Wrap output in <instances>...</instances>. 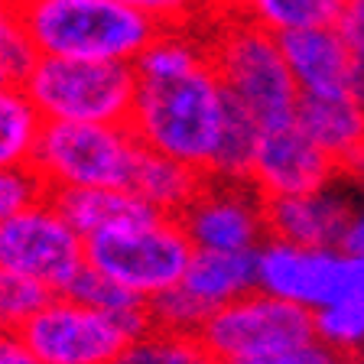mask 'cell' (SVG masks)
I'll return each instance as SVG.
<instances>
[{
    "instance_id": "cell-18",
    "label": "cell",
    "mask_w": 364,
    "mask_h": 364,
    "mask_svg": "<svg viewBox=\"0 0 364 364\" xmlns=\"http://www.w3.org/2000/svg\"><path fill=\"white\" fill-rule=\"evenodd\" d=\"M205 182H208L205 173L186 166V163H176L169 156H159V153L144 146L140 159H136L134 179H130V189L144 198V202H150L159 215L179 218L198 198V192L205 189Z\"/></svg>"
},
{
    "instance_id": "cell-9",
    "label": "cell",
    "mask_w": 364,
    "mask_h": 364,
    "mask_svg": "<svg viewBox=\"0 0 364 364\" xmlns=\"http://www.w3.org/2000/svg\"><path fill=\"white\" fill-rule=\"evenodd\" d=\"M20 335L43 364H114L130 341L114 316L68 296H53Z\"/></svg>"
},
{
    "instance_id": "cell-19",
    "label": "cell",
    "mask_w": 364,
    "mask_h": 364,
    "mask_svg": "<svg viewBox=\"0 0 364 364\" xmlns=\"http://www.w3.org/2000/svg\"><path fill=\"white\" fill-rule=\"evenodd\" d=\"M218 7L221 14H231L273 36H283L309 26H335L341 0H218Z\"/></svg>"
},
{
    "instance_id": "cell-35",
    "label": "cell",
    "mask_w": 364,
    "mask_h": 364,
    "mask_svg": "<svg viewBox=\"0 0 364 364\" xmlns=\"http://www.w3.org/2000/svg\"><path fill=\"white\" fill-rule=\"evenodd\" d=\"M7 85H16L14 78H10V72H7V65L0 62V88H7Z\"/></svg>"
},
{
    "instance_id": "cell-31",
    "label": "cell",
    "mask_w": 364,
    "mask_h": 364,
    "mask_svg": "<svg viewBox=\"0 0 364 364\" xmlns=\"http://www.w3.org/2000/svg\"><path fill=\"white\" fill-rule=\"evenodd\" d=\"M0 364H43L23 335L0 332Z\"/></svg>"
},
{
    "instance_id": "cell-1",
    "label": "cell",
    "mask_w": 364,
    "mask_h": 364,
    "mask_svg": "<svg viewBox=\"0 0 364 364\" xmlns=\"http://www.w3.org/2000/svg\"><path fill=\"white\" fill-rule=\"evenodd\" d=\"M228 111V91L212 59L169 78H136L130 130L146 150L208 176Z\"/></svg>"
},
{
    "instance_id": "cell-10",
    "label": "cell",
    "mask_w": 364,
    "mask_h": 364,
    "mask_svg": "<svg viewBox=\"0 0 364 364\" xmlns=\"http://www.w3.org/2000/svg\"><path fill=\"white\" fill-rule=\"evenodd\" d=\"M257 289L316 312L348 296V254L267 237L257 247Z\"/></svg>"
},
{
    "instance_id": "cell-20",
    "label": "cell",
    "mask_w": 364,
    "mask_h": 364,
    "mask_svg": "<svg viewBox=\"0 0 364 364\" xmlns=\"http://www.w3.org/2000/svg\"><path fill=\"white\" fill-rule=\"evenodd\" d=\"M43 114L23 91V85L0 88V169L30 166L43 136Z\"/></svg>"
},
{
    "instance_id": "cell-17",
    "label": "cell",
    "mask_w": 364,
    "mask_h": 364,
    "mask_svg": "<svg viewBox=\"0 0 364 364\" xmlns=\"http://www.w3.org/2000/svg\"><path fill=\"white\" fill-rule=\"evenodd\" d=\"M179 287L208 312L221 309L257 289V250H244V254L196 250Z\"/></svg>"
},
{
    "instance_id": "cell-24",
    "label": "cell",
    "mask_w": 364,
    "mask_h": 364,
    "mask_svg": "<svg viewBox=\"0 0 364 364\" xmlns=\"http://www.w3.org/2000/svg\"><path fill=\"white\" fill-rule=\"evenodd\" d=\"M53 289H46L43 283L30 280L16 270L0 267V332L20 335L30 326V318L53 299Z\"/></svg>"
},
{
    "instance_id": "cell-8",
    "label": "cell",
    "mask_w": 364,
    "mask_h": 364,
    "mask_svg": "<svg viewBox=\"0 0 364 364\" xmlns=\"http://www.w3.org/2000/svg\"><path fill=\"white\" fill-rule=\"evenodd\" d=\"M85 260V237L59 215L49 198L0 225V267L65 293Z\"/></svg>"
},
{
    "instance_id": "cell-14",
    "label": "cell",
    "mask_w": 364,
    "mask_h": 364,
    "mask_svg": "<svg viewBox=\"0 0 364 364\" xmlns=\"http://www.w3.org/2000/svg\"><path fill=\"white\" fill-rule=\"evenodd\" d=\"M296 124L338 169V179L364 189V101L355 91L303 95Z\"/></svg>"
},
{
    "instance_id": "cell-13",
    "label": "cell",
    "mask_w": 364,
    "mask_h": 364,
    "mask_svg": "<svg viewBox=\"0 0 364 364\" xmlns=\"http://www.w3.org/2000/svg\"><path fill=\"white\" fill-rule=\"evenodd\" d=\"M358 198L351 182L335 179L318 192L287 198H264L267 237L289 241L299 247H341L355 218Z\"/></svg>"
},
{
    "instance_id": "cell-5",
    "label": "cell",
    "mask_w": 364,
    "mask_h": 364,
    "mask_svg": "<svg viewBox=\"0 0 364 364\" xmlns=\"http://www.w3.org/2000/svg\"><path fill=\"white\" fill-rule=\"evenodd\" d=\"M144 144L130 124H46L33 166L49 189H130Z\"/></svg>"
},
{
    "instance_id": "cell-23",
    "label": "cell",
    "mask_w": 364,
    "mask_h": 364,
    "mask_svg": "<svg viewBox=\"0 0 364 364\" xmlns=\"http://www.w3.org/2000/svg\"><path fill=\"white\" fill-rule=\"evenodd\" d=\"M316 341L332 355L364 358V303L341 299L312 312Z\"/></svg>"
},
{
    "instance_id": "cell-3",
    "label": "cell",
    "mask_w": 364,
    "mask_h": 364,
    "mask_svg": "<svg viewBox=\"0 0 364 364\" xmlns=\"http://www.w3.org/2000/svg\"><path fill=\"white\" fill-rule=\"evenodd\" d=\"M205 43L225 91L257 117L260 127H283L296 121L303 95L283 59L280 36L231 14H215Z\"/></svg>"
},
{
    "instance_id": "cell-7",
    "label": "cell",
    "mask_w": 364,
    "mask_h": 364,
    "mask_svg": "<svg viewBox=\"0 0 364 364\" xmlns=\"http://www.w3.org/2000/svg\"><path fill=\"white\" fill-rule=\"evenodd\" d=\"M198 338L215 361L228 364L237 358L264 355V351L309 345L316 341V326H312L309 309L254 289L235 303L215 309L198 328Z\"/></svg>"
},
{
    "instance_id": "cell-26",
    "label": "cell",
    "mask_w": 364,
    "mask_h": 364,
    "mask_svg": "<svg viewBox=\"0 0 364 364\" xmlns=\"http://www.w3.org/2000/svg\"><path fill=\"white\" fill-rule=\"evenodd\" d=\"M49 182L36 173V166H7L0 169V225L23 215L26 208L49 198Z\"/></svg>"
},
{
    "instance_id": "cell-15",
    "label": "cell",
    "mask_w": 364,
    "mask_h": 364,
    "mask_svg": "<svg viewBox=\"0 0 364 364\" xmlns=\"http://www.w3.org/2000/svg\"><path fill=\"white\" fill-rule=\"evenodd\" d=\"M280 49L287 59L299 95H338L351 91V46L341 39L335 26H309L280 36Z\"/></svg>"
},
{
    "instance_id": "cell-34",
    "label": "cell",
    "mask_w": 364,
    "mask_h": 364,
    "mask_svg": "<svg viewBox=\"0 0 364 364\" xmlns=\"http://www.w3.org/2000/svg\"><path fill=\"white\" fill-rule=\"evenodd\" d=\"M318 364H364V358H351V355H326Z\"/></svg>"
},
{
    "instance_id": "cell-33",
    "label": "cell",
    "mask_w": 364,
    "mask_h": 364,
    "mask_svg": "<svg viewBox=\"0 0 364 364\" xmlns=\"http://www.w3.org/2000/svg\"><path fill=\"white\" fill-rule=\"evenodd\" d=\"M351 55H355V65H351V91L364 101V46L351 49Z\"/></svg>"
},
{
    "instance_id": "cell-2",
    "label": "cell",
    "mask_w": 364,
    "mask_h": 364,
    "mask_svg": "<svg viewBox=\"0 0 364 364\" xmlns=\"http://www.w3.org/2000/svg\"><path fill=\"white\" fill-rule=\"evenodd\" d=\"M20 16L39 59L136 62L159 33L127 0H20Z\"/></svg>"
},
{
    "instance_id": "cell-28",
    "label": "cell",
    "mask_w": 364,
    "mask_h": 364,
    "mask_svg": "<svg viewBox=\"0 0 364 364\" xmlns=\"http://www.w3.org/2000/svg\"><path fill=\"white\" fill-rule=\"evenodd\" d=\"M136 14L153 20L159 30H198L208 20V0H127ZM218 7V0H212ZM221 10V7H218Z\"/></svg>"
},
{
    "instance_id": "cell-11",
    "label": "cell",
    "mask_w": 364,
    "mask_h": 364,
    "mask_svg": "<svg viewBox=\"0 0 364 364\" xmlns=\"http://www.w3.org/2000/svg\"><path fill=\"white\" fill-rule=\"evenodd\" d=\"M196 250L244 254L267 241L264 196L250 182L208 179L198 198L179 215Z\"/></svg>"
},
{
    "instance_id": "cell-30",
    "label": "cell",
    "mask_w": 364,
    "mask_h": 364,
    "mask_svg": "<svg viewBox=\"0 0 364 364\" xmlns=\"http://www.w3.org/2000/svg\"><path fill=\"white\" fill-rule=\"evenodd\" d=\"M335 30L341 33V39H345L351 49L364 46V0H341Z\"/></svg>"
},
{
    "instance_id": "cell-21",
    "label": "cell",
    "mask_w": 364,
    "mask_h": 364,
    "mask_svg": "<svg viewBox=\"0 0 364 364\" xmlns=\"http://www.w3.org/2000/svg\"><path fill=\"white\" fill-rule=\"evenodd\" d=\"M260 124L257 117L247 111L244 105H237L228 95V111H225V124H221V136L215 146L212 166H208V179H228V182H247L250 163L257 153V140H260Z\"/></svg>"
},
{
    "instance_id": "cell-32",
    "label": "cell",
    "mask_w": 364,
    "mask_h": 364,
    "mask_svg": "<svg viewBox=\"0 0 364 364\" xmlns=\"http://www.w3.org/2000/svg\"><path fill=\"white\" fill-rule=\"evenodd\" d=\"M341 250H348V254H364V189H361V198H358L355 218H351V225H348V235L341 241Z\"/></svg>"
},
{
    "instance_id": "cell-6",
    "label": "cell",
    "mask_w": 364,
    "mask_h": 364,
    "mask_svg": "<svg viewBox=\"0 0 364 364\" xmlns=\"http://www.w3.org/2000/svg\"><path fill=\"white\" fill-rule=\"evenodd\" d=\"M192 257L196 247L179 218H156L85 237L88 267L144 299L179 287Z\"/></svg>"
},
{
    "instance_id": "cell-29",
    "label": "cell",
    "mask_w": 364,
    "mask_h": 364,
    "mask_svg": "<svg viewBox=\"0 0 364 364\" xmlns=\"http://www.w3.org/2000/svg\"><path fill=\"white\" fill-rule=\"evenodd\" d=\"M326 351L318 341H309V345H296V348H277V351H264V355H250V358H237V361L228 364H318Z\"/></svg>"
},
{
    "instance_id": "cell-22",
    "label": "cell",
    "mask_w": 364,
    "mask_h": 364,
    "mask_svg": "<svg viewBox=\"0 0 364 364\" xmlns=\"http://www.w3.org/2000/svg\"><path fill=\"white\" fill-rule=\"evenodd\" d=\"M114 364H218L196 332L156 328L127 341Z\"/></svg>"
},
{
    "instance_id": "cell-4",
    "label": "cell",
    "mask_w": 364,
    "mask_h": 364,
    "mask_svg": "<svg viewBox=\"0 0 364 364\" xmlns=\"http://www.w3.org/2000/svg\"><path fill=\"white\" fill-rule=\"evenodd\" d=\"M20 85L46 124H130L134 114V62L36 59Z\"/></svg>"
},
{
    "instance_id": "cell-16",
    "label": "cell",
    "mask_w": 364,
    "mask_h": 364,
    "mask_svg": "<svg viewBox=\"0 0 364 364\" xmlns=\"http://www.w3.org/2000/svg\"><path fill=\"white\" fill-rule=\"evenodd\" d=\"M49 202L82 237L101 235L111 228L146 225V221L166 218L134 189H55L49 192Z\"/></svg>"
},
{
    "instance_id": "cell-25",
    "label": "cell",
    "mask_w": 364,
    "mask_h": 364,
    "mask_svg": "<svg viewBox=\"0 0 364 364\" xmlns=\"http://www.w3.org/2000/svg\"><path fill=\"white\" fill-rule=\"evenodd\" d=\"M36 49L30 46L26 30H23L20 0H0V62L7 65L10 78L20 85L36 65Z\"/></svg>"
},
{
    "instance_id": "cell-27",
    "label": "cell",
    "mask_w": 364,
    "mask_h": 364,
    "mask_svg": "<svg viewBox=\"0 0 364 364\" xmlns=\"http://www.w3.org/2000/svg\"><path fill=\"white\" fill-rule=\"evenodd\" d=\"M150 316L156 328H169V332H196L205 326V318L212 312L205 309L198 299H192L182 287L169 289V293H159L150 299Z\"/></svg>"
},
{
    "instance_id": "cell-12",
    "label": "cell",
    "mask_w": 364,
    "mask_h": 364,
    "mask_svg": "<svg viewBox=\"0 0 364 364\" xmlns=\"http://www.w3.org/2000/svg\"><path fill=\"white\" fill-rule=\"evenodd\" d=\"M338 179L335 163L309 140L299 124L260 130L257 153L250 163L247 182L264 198H287L318 192Z\"/></svg>"
}]
</instances>
